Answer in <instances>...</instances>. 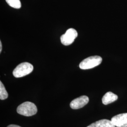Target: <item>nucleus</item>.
Masks as SVG:
<instances>
[{"instance_id":"1","label":"nucleus","mask_w":127,"mask_h":127,"mask_svg":"<svg viewBox=\"0 0 127 127\" xmlns=\"http://www.w3.org/2000/svg\"><path fill=\"white\" fill-rule=\"evenodd\" d=\"M17 113L25 116H31L35 115L37 112L35 104L31 102H25L20 104L17 109Z\"/></svg>"},{"instance_id":"2","label":"nucleus","mask_w":127,"mask_h":127,"mask_svg":"<svg viewBox=\"0 0 127 127\" xmlns=\"http://www.w3.org/2000/svg\"><path fill=\"white\" fill-rule=\"evenodd\" d=\"M33 69V67L32 64L28 62H23L14 69L13 74L16 78L24 77L32 72Z\"/></svg>"},{"instance_id":"3","label":"nucleus","mask_w":127,"mask_h":127,"mask_svg":"<svg viewBox=\"0 0 127 127\" xmlns=\"http://www.w3.org/2000/svg\"><path fill=\"white\" fill-rule=\"evenodd\" d=\"M102 61V59L100 56H91L82 61L79 64V67L83 70L90 69L98 66Z\"/></svg>"},{"instance_id":"4","label":"nucleus","mask_w":127,"mask_h":127,"mask_svg":"<svg viewBox=\"0 0 127 127\" xmlns=\"http://www.w3.org/2000/svg\"><path fill=\"white\" fill-rule=\"evenodd\" d=\"M77 36L78 32L76 30L73 28H69L64 34L61 35L60 40L64 45H69L73 43Z\"/></svg>"},{"instance_id":"5","label":"nucleus","mask_w":127,"mask_h":127,"mask_svg":"<svg viewBox=\"0 0 127 127\" xmlns=\"http://www.w3.org/2000/svg\"><path fill=\"white\" fill-rule=\"evenodd\" d=\"M89 102V98L87 96L82 95L72 101L70 105L72 109H80L86 105Z\"/></svg>"},{"instance_id":"6","label":"nucleus","mask_w":127,"mask_h":127,"mask_svg":"<svg viewBox=\"0 0 127 127\" xmlns=\"http://www.w3.org/2000/svg\"><path fill=\"white\" fill-rule=\"evenodd\" d=\"M111 121L115 127H127V113L116 115Z\"/></svg>"},{"instance_id":"7","label":"nucleus","mask_w":127,"mask_h":127,"mask_svg":"<svg viewBox=\"0 0 127 127\" xmlns=\"http://www.w3.org/2000/svg\"><path fill=\"white\" fill-rule=\"evenodd\" d=\"M87 127H115L111 121L107 119H102L91 124Z\"/></svg>"},{"instance_id":"8","label":"nucleus","mask_w":127,"mask_h":127,"mask_svg":"<svg viewBox=\"0 0 127 127\" xmlns=\"http://www.w3.org/2000/svg\"><path fill=\"white\" fill-rule=\"evenodd\" d=\"M118 96L112 92H108L102 98V103L104 105L110 104L114 102L118 99Z\"/></svg>"},{"instance_id":"9","label":"nucleus","mask_w":127,"mask_h":127,"mask_svg":"<svg viewBox=\"0 0 127 127\" xmlns=\"http://www.w3.org/2000/svg\"><path fill=\"white\" fill-rule=\"evenodd\" d=\"M8 97V94L2 82H0V99L5 100Z\"/></svg>"},{"instance_id":"10","label":"nucleus","mask_w":127,"mask_h":127,"mask_svg":"<svg viewBox=\"0 0 127 127\" xmlns=\"http://www.w3.org/2000/svg\"><path fill=\"white\" fill-rule=\"evenodd\" d=\"M9 6L15 9H20L21 7V3L20 0H6Z\"/></svg>"},{"instance_id":"11","label":"nucleus","mask_w":127,"mask_h":127,"mask_svg":"<svg viewBox=\"0 0 127 127\" xmlns=\"http://www.w3.org/2000/svg\"><path fill=\"white\" fill-rule=\"evenodd\" d=\"M7 127H21L18 125H14V124H11V125H9Z\"/></svg>"},{"instance_id":"12","label":"nucleus","mask_w":127,"mask_h":127,"mask_svg":"<svg viewBox=\"0 0 127 127\" xmlns=\"http://www.w3.org/2000/svg\"><path fill=\"white\" fill-rule=\"evenodd\" d=\"M2 51V43H1V41H0V52L1 53Z\"/></svg>"}]
</instances>
